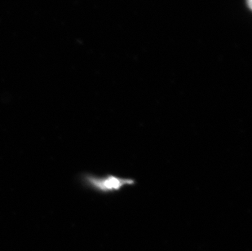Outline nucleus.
Segmentation results:
<instances>
[{
	"instance_id": "1",
	"label": "nucleus",
	"mask_w": 252,
	"mask_h": 251,
	"mask_svg": "<svg viewBox=\"0 0 252 251\" xmlns=\"http://www.w3.org/2000/svg\"><path fill=\"white\" fill-rule=\"evenodd\" d=\"M83 182L86 187L102 194L119 192L124 188L133 186L136 184V181L131 178L119 177L113 175L98 176L90 174H86L83 176Z\"/></svg>"
}]
</instances>
